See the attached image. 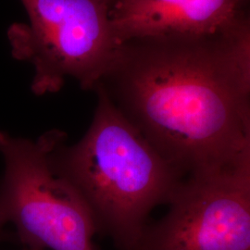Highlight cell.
<instances>
[{"mask_svg":"<svg viewBox=\"0 0 250 250\" xmlns=\"http://www.w3.org/2000/svg\"><path fill=\"white\" fill-rule=\"evenodd\" d=\"M1 231H2V230H0V233H1Z\"/></svg>","mask_w":250,"mask_h":250,"instance_id":"ba28073f","label":"cell"},{"mask_svg":"<svg viewBox=\"0 0 250 250\" xmlns=\"http://www.w3.org/2000/svg\"><path fill=\"white\" fill-rule=\"evenodd\" d=\"M99 84L185 178L250 162V18L211 37L125 41Z\"/></svg>","mask_w":250,"mask_h":250,"instance_id":"6da1fadb","label":"cell"},{"mask_svg":"<svg viewBox=\"0 0 250 250\" xmlns=\"http://www.w3.org/2000/svg\"><path fill=\"white\" fill-rule=\"evenodd\" d=\"M66 134L51 130L36 140L0 130L5 170L0 186V230L14 225L27 248L95 250L97 227L77 191L54 166L51 153Z\"/></svg>","mask_w":250,"mask_h":250,"instance_id":"3957f363","label":"cell"},{"mask_svg":"<svg viewBox=\"0 0 250 250\" xmlns=\"http://www.w3.org/2000/svg\"><path fill=\"white\" fill-rule=\"evenodd\" d=\"M132 250H250V162L184 179Z\"/></svg>","mask_w":250,"mask_h":250,"instance_id":"5b68a950","label":"cell"},{"mask_svg":"<svg viewBox=\"0 0 250 250\" xmlns=\"http://www.w3.org/2000/svg\"><path fill=\"white\" fill-rule=\"evenodd\" d=\"M28 22H14L8 39L14 59L34 66L31 90L57 93L72 77L92 90L112 62L118 43L110 0H21Z\"/></svg>","mask_w":250,"mask_h":250,"instance_id":"277c9868","label":"cell"},{"mask_svg":"<svg viewBox=\"0 0 250 250\" xmlns=\"http://www.w3.org/2000/svg\"><path fill=\"white\" fill-rule=\"evenodd\" d=\"M250 17V0H110L118 45L134 38L219 36Z\"/></svg>","mask_w":250,"mask_h":250,"instance_id":"8992f818","label":"cell"},{"mask_svg":"<svg viewBox=\"0 0 250 250\" xmlns=\"http://www.w3.org/2000/svg\"><path fill=\"white\" fill-rule=\"evenodd\" d=\"M98 103L80 140L54 147L55 168L83 198L97 232L120 250H132L152 210L169 204L185 177L117 108L105 90L95 87Z\"/></svg>","mask_w":250,"mask_h":250,"instance_id":"7a4b0ae2","label":"cell"},{"mask_svg":"<svg viewBox=\"0 0 250 250\" xmlns=\"http://www.w3.org/2000/svg\"><path fill=\"white\" fill-rule=\"evenodd\" d=\"M23 250H40V249H34V248H26V249H24Z\"/></svg>","mask_w":250,"mask_h":250,"instance_id":"52a82bcc","label":"cell"}]
</instances>
